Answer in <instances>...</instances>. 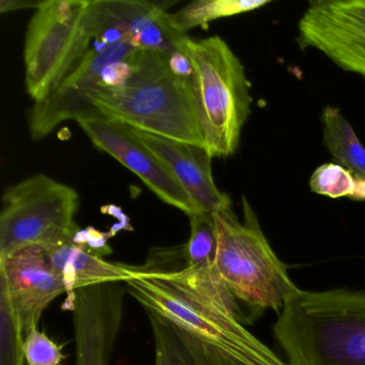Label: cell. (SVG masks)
<instances>
[{
    "label": "cell",
    "instance_id": "obj_1",
    "mask_svg": "<svg viewBox=\"0 0 365 365\" xmlns=\"http://www.w3.org/2000/svg\"><path fill=\"white\" fill-rule=\"evenodd\" d=\"M185 245L153 247L123 282L147 316L192 337L239 365H288L245 326V317L217 268L187 267Z\"/></svg>",
    "mask_w": 365,
    "mask_h": 365
},
{
    "label": "cell",
    "instance_id": "obj_2",
    "mask_svg": "<svg viewBox=\"0 0 365 365\" xmlns=\"http://www.w3.org/2000/svg\"><path fill=\"white\" fill-rule=\"evenodd\" d=\"M272 332L288 365H365V289H299Z\"/></svg>",
    "mask_w": 365,
    "mask_h": 365
},
{
    "label": "cell",
    "instance_id": "obj_3",
    "mask_svg": "<svg viewBox=\"0 0 365 365\" xmlns=\"http://www.w3.org/2000/svg\"><path fill=\"white\" fill-rule=\"evenodd\" d=\"M131 61L133 71L123 87L89 89L87 100L96 113L133 129L206 147L191 81L173 73L168 54L136 51Z\"/></svg>",
    "mask_w": 365,
    "mask_h": 365
},
{
    "label": "cell",
    "instance_id": "obj_4",
    "mask_svg": "<svg viewBox=\"0 0 365 365\" xmlns=\"http://www.w3.org/2000/svg\"><path fill=\"white\" fill-rule=\"evenodd\" d=\"M177 48L193 65L192 93L207 150L212 158L232 157L253 103L245 66L219 36L194 40L187 35Z\"/></svg>",
    "mask_w": 365,
    "mask_h": 365
},
{
    "label": "cell",
    "instance_id": "obj_5",
    "mask_svg": "<svg viewBox=\"0 0 365 365\" xmlns=\"http://www.w3.org/2000/svg\"><path fill=\"white\" fill-rule=\"evenodd\" d=\"M243 220L232 208L213 212L217 232L215 268L232 296L254 312L279 313L300 288L262 232L255 211L242 196Z\"/></svg>",
    "mask_w": 365,
    "mask_h": 365
},
{
    "label": "cell",
    "instance_id": "obj_6",
    "mask_svg": "<svg viewBox=\"0 0 365 365\" xmlns=\"http://www.w3.org/2000/svg\"><path fill=\"white\" fill-rule=\"evenodd\" d=\"M95 0H43L27 26L25 86L43 100L70 73L95 41Z\"/></svg>",
    "mask_w": 365,
    "mask_h": 365
},
{
    "label": "cell",
    "instance_id": "obj_7",
    "mask_svg": "<svg viewBox=\"0 0 365 365\" xmlns=\"http://www.w3.org/2000/svg\"><path fill=\"white\" fill-rule=\"evenodd\" d=\"M1 202L0 259L33 245H52L80 228L74 221L78 192L46 175H34L7 187Z\"/></svg>",
    "mask_w": 365,
    "mask_h": 365
},
{
    "label": "cell",
    "instance_id": "obj_8",
    "mask_svg": "<svg viewBox=\"0 0 365 365\" xmlns=\"http://www.w3.org/2000/svg\"><path fill=\"white\" fill-rule=\"evenodd\" d=\"M297 43L315 50L365 81V0L311 1L298 22Z\"/></svg>",
    "mask_w": 365,
    "mask_h": 365
},
{
    "label": "cell",
    "instance_id": "obj_9",
    "mask_svg": "<svg viewBox=\"0 0 365 365\" xmlns=\"http://www.w3.org/2000/svg\"><path fill=\"white\" fill-rule=\"evenodd\" d=\"M76 123L97 148L140 177L160 200L189 217L202 212L172 170L140 140L135 129L104 116L83 118Z\"/></svg>",
    "mask_w": 365,
    "mask_h": 365
},
{
    "label": "cell",
    "instance_id": "obj_10",
    "mask_svg": "<svg viewBox=\"0 0 365 365\" xmlns=\"http://www.w3.org/2000/svg\"><path fill=\"white\" fill-rule=\"evenodd\" d=\"M136 51L129 44L106 46L93 41L86 55L56 88L41 101L35 102L29 110V131L33 140L46 138L63 121L99 116L87 100V93L98 86L106 66L125 61Z\"/></svg>",
    "mask_w": 365,
    "mask_h": 365
},
{
    "label": "cell",
    "instance_id": "obj_11",
    "mask_svg": "<svg viewBox=\"0 0 365 365\" xmlns=\"http://www.w3.org/2000/svg\"><path fill=\"white\" fill-rule=\"evenodd\" d=\"M121 282L76 290L63 309L73 314L76 365H110L123 315Z\"/></svg>",
    "mask_w": 365,
    "mask_h": 365
},
{
    "label": "cell",
    "instance_id": "obj_12",
    "mask_svg": "<svg viewBox=\"0 0 365 365\" xmlns=\"http://www.w3.org/2000/svg\"><path fill=\"white\" fill-rule=\"evenodd\" d=\"M1 290L11 307L22 339L37 328L44 309L61 294L65 284L42 245L26 247L0 259Z\"/></svg>",
    "mask_w": 365,
    "mask_h": 365
},
{
    "label": "cell",
    "instance_id": "obj_13",
    "mask_svg": "<svg viewBox=\"0 0 365 365\" xmlns=\"http://www.w3.org/2000/svg\"><path fill=\"white\" fill-rule=\"evenodd\" d=\"M140 140L157 153L172 170L183 189L202 212H215L232 208L227 194L217 189L211 168V157L206 147L136 130Z\"/></svg>",
    "mask_w": 365,
    "mask_h": 365
},
{
    "label": "cell",
    "instance_id": "obj_14",
    "mask_svg": "<svg viewBox=\"0 0 365 365\" xmlns=\"http://www.w3.org/2000/svg\"><path fill=\"white\" fill-rule=\"evenodd\" d=\"M98 4L106 20L135 50L170 55L187 36L174 29L164 4L145 0H98Z\"/></svg>",
    "mask_w": 365,
    "mask_h": 365
},
{
    "label": "cell",
    "instance_id": "obj_15",
    "mask_svg": "<svg viewBox=\"0 0 365 365\" xmlns=\"http://www.w3.org/2000/svg\"><path fill=\"white\" fill-rule=\"evenodd\" d=\"M72 237L42 245L53 268L65 284L67 297H71L80 288L125 282L133 277V267L106 262L103 256L76 242Z\"/></svg>",
    "mask_w": 365,
    "mask_h": 365
},
{
    "label": "cell",
    "instance_id": "obj_16",
    "mask_svg": "<svg viewBox=\"0 0 365 365\" xmlns=\"http://www.w3.org/2000/svg\"><path fill=\"white\" fill-rule=\"evenodd\" d=\"M324 144L337 164L365 179V148L354 128L335 106H326L322 113Z\"/></svg>",
    "mask_w": 365,
    "mask_h": 365
},
{
    "label": "cell",
    "instance_id": "obj_17",
    "mask_svg": "<svg viewBox=\"0 0 365 365\" xmlns=\"http://www.w3.org/2000/svg\"><path fill=\"white\" fill-rule=\"evenodd\" d=\"M268 0H195L170 14L173 26L179 33L204 26L219 19L254 11L269 5Z\"/></svg>",
    "mask_w": 365,
    "mask_h": 365
},
{
    "label": "cell",
    "instance_id": "obj_18",
    "mask_svg": "<svg viewBox=\"0 0 365 365\" xmlns=\"http://www.w3.org/2000/svg\"><path fill=\"white\" fill-rule=\"evenodd\" d=\"M314 193L330 198H349L365 202V179L337 163H326L316 168L309 179Z\"/></svg>",
    "mask_w": 365,
    "mask_h": 365
},
{
    "label": "cell",
    "instance_id": "obj_19",
    "mask_svg": "<svg viewBox=\"0 0 365 365\" xmlns=\"http://www.w3.org/2000/svg\"><path fill=\"white\" fill-rule=\"evenodd\" d=\"M191 234L185 243L187 267L194 269H215L217 252V232L211 212L190 215Z\"/></svg>",
    "mask_w": 365,
    "mask_h": 365
},
{
    "label": "cell",
    "instance_id": "obj_20",
    "mask_svg": "<svg viewBox=\"0 0 365 365\" xmlns=\"http://www.w3.org/2000/svg\"><path fill=\"white\" fill-rule=\"evenodd\" d=\"M0 332H1V361L0 365H24L26 362L18 324L12 314L9 302L3 292H0Z\"/></svg>",
    "mask_w": 365,
    "mask_h": 365
},
{
    "label": "cell",
    "instance_id": "obj_21",
    "mask_svg": "<svg viewBox=\"0 0 365 365\" xmlns=\"http://www.w3.org/2000/svg\"><path fill=\"white\" fill-rule=\"evenodd\" d=\"M23 350L29 365H59L63 359L61 348L37 328L27 335Z\"/></svg>",
    "mask_w": 365,
    "mask_h": 365
},
{
    "label": "cell",
    "instance_id": "obj_22",
    "mask_svg": "<svg viewBox=\"0 0 365 365\" xmlns=\"http://www.w3.org/2000/svg\"><path fill=\"white\" fill-rule=\"evenodd\" d=\"M133 56V55H132ZM125 59V61H115L110 63L104 68L100 76L98 86L104 87V88H119L123 87L131 76L133 71L131 58Z\"/></svg>",
    "mask_w": 365,
    "mask_h": 365
},
{
    "label": "cell",
    "instance_id": "obj_23",
    "mask_svg": "<svg viewBox=\"0 0 365 365\" xmlns=\"http://www.w3.org/2000/svg\"><path fill=\"white\" fill-rule=\"evenodd\" d=\"M168 66L173 73L182 80L191 81L193 78V65L187 54L181 50L168 55Z\"/></svg>",
    "mask_w": 365,
    "mask_h": 365
},
{
    "label": "cell",
    "instance_id": "obj_24",
    "mask_svg": "<svg viewBox=\"0 0 365 365\" xmlns=\"http://www.w3.org/2000/svg\"><path fill=\"white\" fill-rule=\"evenodd\" d=\"M42 1H31V0H1L0 1V12L16 11L22 9H36L40 7Z\"/></svg>",
    "mask_w": 365,
    "mask_h": 365
}]
</instances>
